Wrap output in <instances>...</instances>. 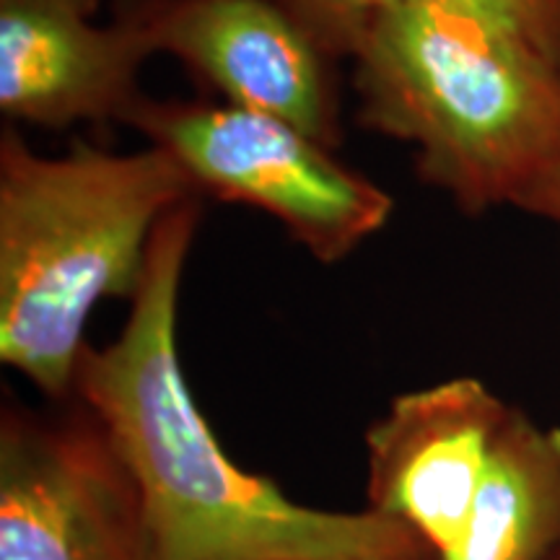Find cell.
<instances>
[{"label":"cell","mask_w":560,"mask_h":560,"mask_svg":"<svg viewBox=\"0 0 560 560\" xmlns=\"http://www.w3.org/2000/svg\"><path fill=\"white\" fill-rule=\"evenodd\" d=\"M202 219L190 198L161 219L122 332L83 348L73 397L96 412L136 475L153 560H433L374 511L304 506L223 452L177 346L179 289Z\"/></svg>","instance_id":"1"},{"label":"cell","mask_w":560,"mask_h":560,"mask_svg":"<svg viewBox=\"0 0 560 560\" xmlns=\"http://www.w3.org/2000/svg\"><path fill=\"white\" fill-rule=\"evenodd\" d=\"M348 60L355 125L410 145L462 213L520 210L560 166V73L467 9L376 3Z\"/></svg>","instance_id":"2"},{"label":"cell","mask_w":560,"mask_h":560,"mask_svg":"<svg viewBox=\"0 0 560 560\" xmlns=\"http://www.w3.org/2000/svg\"><path fill=\"white\" fill-rule=\"evenodd\" d=\"M200 198L170 153L73 140L37 153L0 130V361L52 402L73 397L86 325L104 299H132L156 226Z\"/></svg>","instance_id":"3"},{"label":"cell","mask_w":560,"mask_h":560,"mask_svg":"<svg viewBox=\"0 0 560 560\" xmlns=\"http://www.w3.org/2000/svg\"><path fill=\"white\" fill-rule=\"evenodd\" d=\"M125 125L170 153L202 200L262 210L325 265L353 255L395 213V198L338 151L265 112L145 94Z\"/></svg>","instance_id":"4"},{"label":"cell","mask_w":560,"mask_h":560,"mask_svg":"<svg viewBox=\"0 0 560 560\" xmlns=\"http://www.w3.org/2000/svg\"><path fill=\"white\" fill-rule=\"evenodd\" d=\"M0 560H153L143 493L75 397L0 412Z\"/></svg>","instance_id":"5"},{"label":"cell","mask_w":560,"mask_h":560,"mask_svg":"<svg viewBox=\"0 0 560 560\" xmlns=\"http://www.w3.org/2000/svg\"><path fill=\"white\" fill-rule=\"evenodd\" d=\"M112 19L219 102L280 117L332 151L346 143L340 58L278 0H112Z\"/></svg>","instance_id":"6"},{"label":"cell","mask_w":560,"mask_h":560,"mask_svg":"<svg viewBox=\"0 0 560 560\" xmlns=\"http://www.w3.org/2000/svg\"><path fill=\"white\" fill-rule=\"evenodd\" d=\"M511 408L472 376L395 397L366 431V509L410 527L433 560L450 556Z\"/></svg>","instance_id":"7"},{"label":"cell","mask_w":560,"mask_h":560,"mask_svg":"<svg viewBox=\"0 0 560 560\" xmlns=\"http://www.w3.org/2000/svg\"><path fill=\"white\" fill-rule=\"evenodd\" d=\"M100 0H0L5 122L68 130L128 122L151 52L128 26L96 24Z\"/></svg>","instance_id":"8"},{"label":"cell","mask_w":560,"mask_h":560,"mask_svg":"<svg viewBox=\"0 0 560 560\" xmlns=\"http://www.w3.org/2000/svg\"><path fill=\"white\" fill-rule=\"evenodd\" d=\"M560 545V429L511 408L457 548L441 560H548Z\"/></svg>","instance_id":"9"},{"label":"cell","mask_w":560,"mask_h":560,"mask_svg":"<svg viewBox=\"0 0 560 560\" xmlns=\"http://www.w3.org/2000/svg\"><path fill=\"white\" fill-rule=\"evenodd\" d=\"M444 3H454L488 21L560 73V0H444Z\"/></svg>","instance_id":"10"},{"label":"cell","mask_w":560,"mask_h":560,"mask_svg":"<svg viewBox=\"0 0 560 560\" xmlns=\"http://www.w3.org/2000/svg\"><path fill=\"white\" fill-rule=\"evenodd\" d=\"M327 50L348 60L353 55L376 0H278Z\"/></svg>","instance_id":"11"},{"label":"cell","mask_w":560,"mask_h":560,"mask_svg":"<svg viewBox=\"0 0 560 560\" xmlns=\"http://www.w3.org/2000/svg\"><path fill=\"white\" fill-rule=\"evenodd\" d=\"M520 210L529 215H537V219L558 223L560 226V166L552 170L548 177L524 198Z\"/></svg>","instance_id":"12"},{"label":"cell","mask_w":560,"mask_h":560,"mask_svg":"<svg viewBox=\"0 0 560 560\" xmlns=\"http://www.w3.org/2000/svg\"><path fill=\"white\" fill-rule=\"evenodd\" d=\"M548 560H560V545H558V548H556V550H552V552H550V556H548Z\"/></svg>","instance_id":"13"}]
</instances>
